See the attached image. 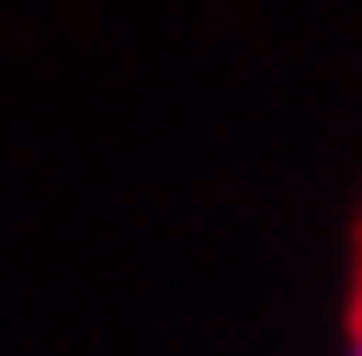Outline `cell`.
<instances>
[{"label": "cell", "instance_id": "1", "mask_svg": "<svg viewBox=\"0 0 362 356\" xmlns=\"http://www.w3.org/2000/svg\"><path fill=\"white\" fill-rule=\"evenodd\" d=\"M356 337H362V285H356Z\"/></svg>", "mask_w": 362, "mask_h": 356}, {"label": "cell", "instance_id": "2", "mask_svg": "<svg viewBox=\"0 0 362 356\" xmlns=\"http://www.w3.org/2000/svg\"><path fill=\"white\" fill-rule=\"evenodd\" d=\"M356 356H362V350H356Z\"/></svg>", "mask_w": 362, "mask_h": 356}]
</instances>
